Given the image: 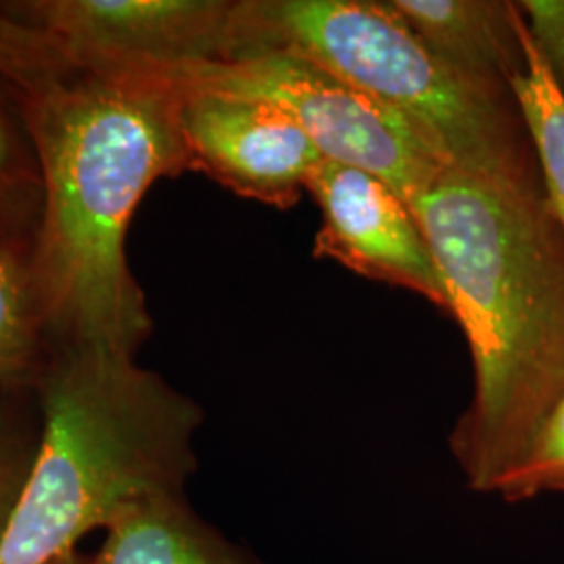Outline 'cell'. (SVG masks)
<instances>
[{
  "instance_id": "cell-1",
  "label": "cell",
  "mask_w": 564,
  "mask_h": 564,
  "mask_svg": "<svg viewBox=\"0 0 564 564\" xmlns=\"http://www.w3.org/2000/svg\"><path fill=\"white\" fill-rule=\"evenodd\" d=\"M410 207L473 360L449 449L468 487L496 494L563 393V230L538 158L506 170L447 163Z\"/></svg>"
},
{
  "instance_id": "cell-2",
  "label": "cell",
  "mask_w": 564,
  "mask_h": 564,
  "mask_svg": "<svg viewBox=\"0 0 564 564\" xmlns=\"http://www.w3.org/2000/svg\"><path fill=\"white\" fill-rule=\"evenodd\" d=\"M21 101L41 158L32 270L53 347L137 356L153 318L126 235L144 193L188 172L178 90L158 67L80 69Z\"/></svg>"
},
{
  "instance_id": "cell-3",
  "label": "cell",
  "mask_w": 564,
  "mask_h": 564,
  "mask_svg": "<svg viewBox=\"0 0 564 564\" xmlns=\"http://www.w3.org/2000/svg\"><path fill=\"white\" fill-rule=\"evenodd\" d=\"M39 442L0 564H48L153 494H184L203 410L134 356L53 347L34 389Z\"/></svg>"
},
{
  "instance_id": "cell-4",
  "label": "cell",
  "mask_w": 564,
  "mask_h": 564,
  "mask_svg": "<svg viewBox=\"0 0 564 564\" xmlns=\"http://www.w3.org/2000/svg\"><path fill=\"white\" fill-rule=\"evenodd\" d=\"M312 61L412 121L463 167L533 162L512 84L468 78L437 59L389 0H235L228 61Z\"/></svg>"
},
{
  "instance_id": "cell-5",
  "label": "cell",
  "mask_w": 564,
  "mask_h": 564,
  "mask_svg": "<svg viewBox=\"0 0 564 564\" xmlns=\"http://www.w3.org/2000/svg\"><path fill=\"white\" fill-rule=\"evenodd\" d=\"M162 69L191 86L281 107L302 126L324 162L377 176L408 205L452 163L412 121L323 65L295 55L263 53Z\"/></svg>"
},
{
  "instance_id": "cell-6",
  "label": "cell",
  "mask_w": 564,
  "mask_h": 564,
  "mask_svg": "<svg viewBox=\"0 0 564 564\" xmlns=\"http://www.w3.org/2000/svg\"><path fill=\"white\" fill-rule=\"evenodd\" d=\"M235 0H25L0 11L53 34L80 69L216 63L230 53Z\"/></svg>"
},
{
  "instance_id": "cell-7",
  "label": "cell",
  "mask_w": 564,
  "mask_h": 564,
  "mask_svg": "<svg viewBox=\"0 0 564 564\" xmlns=\"http://www.w3.org/2000/svg\"><path fill=\"white\" fill-rule=\"evenodd\" d=\"M162 72L178 90L188 172L276 209L297 205L324 162L297 121L272 102L191 86Z\"/></svg>"
},
{
  "instance_id": "cell-8",
  "label": "cell",
  "mask_w": 564,
  "mask_h": 564,
  "mask_svg": "<svg viewBox=\"0 0 564 564\" xmlns=\"http://www.w3.org/2000/svg\"><path fill=\"white\" fill-rule=\"evenodd\" d=\"M321 209L314 256L421 295L452 314L444 276L412 207L377 176L323 162L307 182Z\"/></svg>"
},
{
  "instance_id": "cell-9",
  "label": "cell",
  "mask_w": 564,
  "mask_h": 564,
  "mask_svg": "<svg viewBox=\"0 0 564 564\" xmlns=\"http://www.w3.org/2000/svg\"><path fill=\"white\" fill-rule=\"evenodd\" d=\"M424 46L468 78L512 84L524 67L521 11L502 0H389Z\"/></svg>"
},
{
  "instance_id": "cell-10",
  "label": "cell",
  "mask_w": 564,
  "mask_h": 564,
  "mask_svg": "<svg viewBox=\"0 0 564 564\" xmlns=\"http://www.w3.org/2000/svg\"><path fill=\"white\" fill-rule=\"evenodd\" d=\"M82 564H260L188 506L184 494H153L123 506L105 542Z\"/></svg>"
},
{
  "instance_id": "cell-11",
  "label": "cell",
  "mask_w": 564,
  "mask_h": 564,
  "mask_svg": "<svg viewBox=\"0 0 564 564\" xmlns=\"http://www.w3.org/2000/svg\"><path fill=\"white\" fill-rule=\"evenodd\" d=\"M51 354L32 249L0 237V393L36 389Z\"/></svg>"
},
{
  "instance_id": "cell-12",
  "label": "cell",
  "mask_w": 564,
  "mask_h": 564,
  "mask_svg": "<svg viewBox=\"0 0 564 564\" xmlns=\"http://www.w3.org/2000/svg\"><path fill=\"white\" fill-rule=\"evenodd\" d=\"M42 203L41 158L21 93L0 78V237L32 249Z\"/></svg>"
},
{
  "instance_id": "cell-13",
  "label": "cell",
  "mask_w": 564,
  "mask_h": 564,
  "mask_svg": "<svg viewBox=\"0 0 564 564\" xmlns=\"http://www.w3.org/2000/svg\"><path fill=\"white\" fill-rule=\"evenodd\" d=\"M524 67L512 80L529 139L533 142L545 195L564 235V95L550 78L544 61L529 39L521 15Z\"/></svg>"
},
{
  "instance_id": "cell-14",
  "label": "cell",
  "mask_w": 564,
  "mask_h": 564,
  "mask_svg": "<svg viewBox=\"0 0 564 564\" xmlns=\"http://www.w3.org/2000/svg\"><path fill=\"white\" fill-rule=\"evenodd\" d=\"M80 72L53 34L0 11V78L32 97Z\"/></svg>"
},
{
  "instance_id": "cell-15",
  "label": "cell",
  "mask_w": 564,
  "mask_h": 564,
  "mask_svg": "<svg viewBox=\"0 0 564 564\" xmlns=\"http://www.w3.org/2000/svg\"><path fill=\"white\" fill-rule=\"evenodd\" d=\"M496 494L506 502L564 494V389L550 408L523 460L506 475Z\"/></svg>"
},
{
  "instance_id": "cell-16",
  "label": "cell",
  "mask_w": 564,
  "mask_h": 564,
  "mask_svg": "<svg viewBox=\"0 0 564 564\" xmlns=\"http://www.w3.org/2000/svg\"><path fill=\"white\" fill-rule=\"evenodd\" d=\"M36 445L28 444L23 424L13 408L0 403V542L11 523L30 475Z\"/></svg>"
},
{
  "instance_id": "cell-17",
  "label": "cell",
  "mask_w": 564,
  "mask_h": 564,
  "mask_svg": "<svg viewBox=\"0 0 564 564\" xmlns=\"http://www.w3.org/2000/svg\"><path fill=\"white\" fill-rule=\"evenodd\" d=\"M529 39L564 95V0H519Z\"/></svg>"
},
{
  "instance_id": "cell-18",
  "label": "cell",
  "mask_w": 564,
  "mask_h": 564,
  "mask_svg": "<svg viewBox=\"0 0 564 564\" xmlns=\"http://www.w3.org/2000/svg\"><path fill=\"white\" fill-rule=\"evenodd\" d=\"M48 564H82V558L76 554V552H72V554H67V556H61L57 561H53V563Z\"/></svg>"
}]
</instances>
